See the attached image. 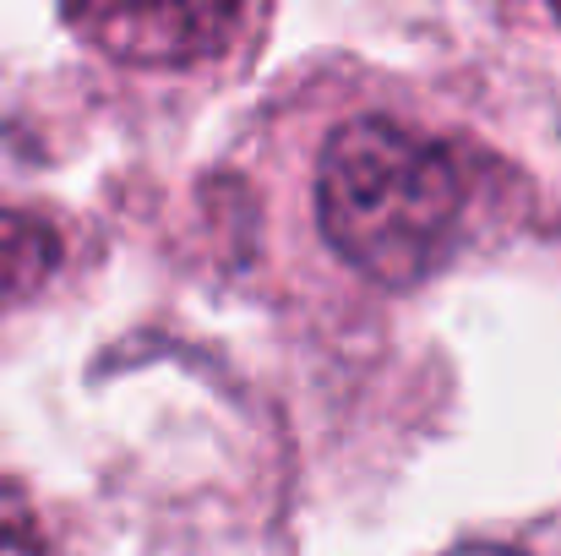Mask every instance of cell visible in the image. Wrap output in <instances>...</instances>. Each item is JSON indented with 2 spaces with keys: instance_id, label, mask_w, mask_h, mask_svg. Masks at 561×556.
Returning a JSON list of instances; mask_svg holds the SVG:
<instances>
[{
  "instance_id": "277c9868",
  "label": "cell",
  "mask_w": 561,
  "mask_h": 556,
  "mask_svg": "<svg viewBox=\"0 0 561 556\" xmlns=\"http://www.w3.org/2000/svg\"><path fill=\"white\" fill-rule=\"evenodd\" d=\"M447 556H518V552H507V546H458Z\"/></svg>"
},
{
  "instance_id": "5b68a950",
  "label": "cell",
  "mask_w": 561,
  "mask_h": 556,
  "mask_svg": "<svg viewBox=\"0 0 561 556\" xmlns=\"http://www.w3.org/2000/svg\"><path fill=\"white\" fill-rule=\"evenodd\" d=\"M557 22H561V5H557Z\"/></svg>"
},
{
  "instance_id": "3957f363",
  "label": "cell",
  "mask_w": 561,
  "mask_h": 556,
  "mask_svg": "<svg viewBox=\"0 0 561 556\" xmlns=\"http://www.w3.org/2000/svg\"><path fill=\"white\" fill-rule=\"evenodd\" d=\"M60 268V235L16 207H0V311L33 300Z\"/></svg>"
},
{
  "instance_id": "6da1fadb",
  "label": "cell",
  "mask_w": 561,
  "mask_h": 556,
  "mask_svg": "<svg viewBox=\"0 0 561 556\" xmlns=\"http://www.w3.org/2000/svg\"><path fill=\"white\" fill-rule=\"evenodd\" d=\"M463 207L469 185L458 154L392 115H355L322 148V235L381 290L425 284L458 251Z\"/></svg>"
},
{
  "instance_id": "7a4b0ae2",
  "label": "cell",
  "mask_w": 561,
  "mask_h": 556,
  "mask_svg": "<svg viewBox=\"0 0 561 556\" xmlns=\"http://www.w3.org/2000/svg\"><path fill=\"white\" fill-rule=\"evenodd\" d=\"M66 22L126 66H191L202 55L229 49V38L245 27V11L240 5H77L66 11Z\"/></svg>"
}]
</instances>
